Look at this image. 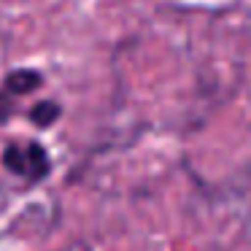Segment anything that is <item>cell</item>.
<instances>
[{"mask_svg":"<svg viewBox=\"0 0 251 251\" xmlns=\"http://www.w3.org/2000/svg\"><path fill=\"white\" fill-rule=\"evenodd\" d=\"M41 73L38 71H11L3 81V92L0 95H25L30 89L41 87Z\"/></svg>","mask_w":251,"mask_h":251,"instance_id":"7a4b0ae2","label":"cell"},{"mask_svg":"<svg viewBox=\"0 0 251 251\" xmlns=\"http://www.w3.org/2000/svg\"><path fill=\"white\" fill-rule=\"evenodd\" d=\"M57 116H60V105L51 100H44L30 111V122H35L38 127H49L51 122H57Z\"/></svg>","mask_w":251,"mask_h":251,"instance_id":"3957f363","label":"cell"},{"mask_svg":"<svg viewBox=\"0 0 251 251\" xmlns=\"http://www.w3.org/2000/svg\"><path fill=\"white\" fill-rule=\"evenodd\" d=\"M3 165L11 170L14 176H22L25 181H41L49 176V154L41 143L25 141V143H11L3 151Z\"/></svg>","mask_w":251,"mask_h":251,"instance_id":"6da1fadb","label":"cell"}]
</instances>
